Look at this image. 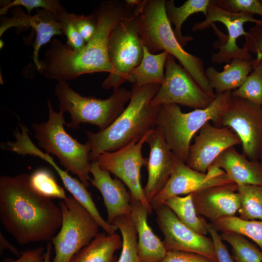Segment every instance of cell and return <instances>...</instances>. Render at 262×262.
<instances>
[{"label":"cell","instance_id":"obj_1","mask_svg":"<svg viewBox=\"0 0 262 262\" xmlns=\"http://www.w3.org/2000/svg\"><path fill=\"white\" fill-rule=\"evenodd\" d=\"M0 220L21 245L50 241L61 228L62 214L50 198L31 186L29 175L0 178Z\"/></svg>","mask_w":262,"mask_h":262},{"label":"cell","instance_id":"obj_2","mask_svg":"<svg viewBox=\"0 0 262 262\" xmlns=\"http://www.w3.org/2000/svg\"><path fill=\"white\" fill-rule=\"evenodd\" d=\"M97 28L92 38L79 50L58 39L50 41L38 72L58 82H67L85 74L112 71L108 52V41L114 27L129 13L119 0L101 2L95 10Z\"/></svg>","mask_w":262,"mask_h":262},{"label":"cell","instance_id":"obj_3","mask_svg":"<svg viewBox=\"0 0 262 262\" xmlns=\"http://www.w3.org/2000/svg\"><path fill=\"white\" fill-rule=\"evenodd\" d=\"M161 85L151 84L131 87L129 104L116 119L105 129L94 132L86 131L91 147L90 162L104 152H112L137 142L156 127L161 106L150 102Z\"/></svg>","mask_w":262,"mask_h":262},{"label":"cell","instance_id":"obj_4","mask_svg":"<svg viewBox=\"0 0 262 262\" xmlns=\"http://www.w3.org/2000/svg\"><path fill=\"white\" fill-rule=\"evenodd\" d=\"M165 0H146L140 15L141 35L153 54L165 51L176 58L200 88L214 98L205 75L202 60L185 51L176 38L165 11Z\"/></svg>","mask_w":262,"mask_h":262},{"label":"cell","instance_id":"obj_5","mask_svg":"<svg viewBox=\"0 0 262 262\" xmlns=\"http://www.w3.org/2000/svg\"><path fill=\"white\" fill-rule=\"evenodd\" d=\"M232 98L231 91L215 94L211 103L204 108L183 112L179 105L161 106L156 127L162 131L168 146L176 157L186 163L191 142L207 123L217 126Z\"/></svg>","mask_w":262,"mask_h":262},{"label":"cell","instance_id":"obj_6","mask_svg":"<svg viewBox=\"0 0 262 262\" xmlns=\"http://www.w3.org/2000/svg\"><path fill=\"white\" fill-rule=\"evenodd\" d=\"M47 106L48 120L32 125L37 144L46 153L56 156L66 170L77 176L87 188L91 180L90 145L87 141L80 143L66 131L64 125L67 123L64 112H55L50 99H48Z\"/></svg>","mask_w":262,"mask_h":262},{"label":"cell","instance_id":"obj_7","mask_svg":"<svg viewBox=\"0 0 262 262\" xmlns=\"http://www.w3.org/2000/svg\"><path fill=\"white\" fill-rule=\"evenodd\" d=\"M143 0L114 27L109 38L108 52L112 71L102 83L105 89L120 88L126 82H131L133 69L140 63L144 53L141 35L140 15Z\"/></svg>","mask_w":262,"mask_h":262},{"label":"cell","instance_id":"obj_8","mask_svg":"<svg viewBox=\"0 0 262 262\" xmlns=\"http://www.w3.org/2000/svg\"><path fill=\"white\" fill-rule=\"evenodd\" d=\"M54 92L60 111L70 115L71 121L66 126L76 130L81 124L89 123L98 126L99 131L109 127L120 115L131 95V91L121 87L113 90L106 99L85 97L73 90L66 82H58Z\"/></svg>","mask_w":262,"mask_h":262},{"label":"cell","instance_id":"obj_9","mask_svg":"<svg viewBox=\"0 0 262 262\" xmlns=\"http://www.w3.org/2000/svg\"><path fill=\"white\" fill-rule=\"evenodd\" d=\"M205 19L195 23L192 28L193 32L202 31L212 27L220 40L214 46L219 49L218 52L213 53L211 61L214 64L229 63L232 59H238L251 61L250 52L240 48L237 40L242 35L246 36L244 24L250 22L262 25V19L254 17L253 15L244 13H231L217 6L214 0H211L207 9Z\"/></svg>","mask_w":262,"mask_h":262},{"label":"cell","instance_id":"obj_10","mask_svg":"<svg viewBox=\"0 0 262 262\" xmlns=\"http://www.w3.org/2000/svg\"><path fill=\"white\" fill-rule=\"evenodd\" d=\"M62 214L60 230L51 239L55 255L53 262H70L98 234V223L72 196L59 203Z\"/></svg>","mask_w":262,"mask_h":262},{"label":"cell","instance_id":"obj_11","mask_svg":"<svg viewBox=\"0 0 262 262\" xmlns=\"http://www.w3.org/2000/svg\"><path fill=\"white\" fill-rule=\"evenodd\" d=\"M218 127L230 128L241 141L243 153L253 161L262 155V105L232 96Z\"/></svg>","mask_w":262,"mask_h":262},{"label":"cell","instance_id":"obj_12","mask_svg":"<svg viewBox=\"0 0 262 262\" xmlns=\"http://www.w3.org/2000/svg\"><path fill=\"white\" fill-rule=\"evenodd\" d=\"M152 130L138 141L116 151L104 152L96 160L101 168L112 173L128 187L131 197L141 202L149 214H151L153 210L141 186L140 171L143 166L147 164V158L143 156L142 149Z\"/></svg>","mask_w":262,"mask_h":262},{"label":"cell","instance_id":"obj_13","mask_svg":"<svg viewBox=\"0 0 262 262\" xmlns=\"http://www.w3.org/2000/svg\"><path fill=\"white\" fill-rule=\"evenodd\" d=\"M164 77L150 104L181 105L196 109L209 106L214 98L205 93L175 58L169 54L165 65Z\"/></svg>","mask_w":262,"mask_h":262},{"label":"cell","instance_id":"obj_14","mask_svg":"<svg viewBox=\"0 0 262 262\" xmlns=\"http://www.w3.org/2000/svg\"><path fill=\"white\" fill-rule=\"evenodd\" d=\"M154 210L156 222L164 235L163 242L166 251L195 253L217 262L214 244L211 237L200 235L186 226L164 203Z\"/></svg>","mask_w":262,"mask_h":262},{"label":"cell","instance_id":"obj_15","mask_svg":"<svg viewBox=\"0 0 262 262\" xmlns=\"http://www.w3.org/2000/svg\"><path fill=\"white\" fill-rule=\"evenodd\" d=\"M194 136L186 164L198 172L206 173L209 167L227 149L241 145L238 136L230 128L218 127L211 122L205 124Z\"/></svg>","mask_w":262,"mask_h":262},{"label":"cell","instance_id":"obj_16","mask_svg":"<svg viewBox=\"0 0 262 262\" xmlns=\"http://www.w3.org/2000/svg\"><path fill=\"white\" fill-rule=\"evenodd\" d=\"M146 143L149 146V154L146 165L148 179L143 192L150 204L167 183L178 159L166 143L159 127H156L150 131Z\"/></svg>","mask_w":262,"mask_h":262},{"label":"cell","instance_id":"obj_17","mask_svg":"<svg viewBox=\"0 0 262 262\" xmlns=\"http://www.w3.org/2000/svg\"><path fill=\"white\" fill-rule=\"evenodd\" d=\"M233 183L226 174L214 178L189 167L185 163L177 160L170 177L163 188L150 203L152 209L163 204L174 196L188 195L208 187Z\"/></svg>","mask_w":262,"mask_h":262},{"label":"cell","instance_id":"obj_18","mask_svg":"<svg viewBox=\"0 0 262 262\" xmlns=\"http://www.w3.org/2000/svg\"><path fill=\"white\" fill-rule=\"evenodd\" d=\"M237 189L236 184L229 183L208 187L192 193L197 214L210 223L235 216L240 207Z\"/></svg>","mask_w":262,"mask_h":262},{"label":"cell","instance_id":"obj_19","mask_svg":"<svg viewBox=\"0 0 262 262\" xmlns=\"http://www.w3.org/2000/svg\"><path fill=\"white\" fill-rule=\"evenodd\" d=\"M23 26H30L35 32L33 59L38 70L40 67V49L50 42L53 36H63L62 25L52 13L45 9H39L34 16H31L17 9L14 11L11 17L0 19V36L10 28Z\"/></svg>","mask_w":262,"mask_h":262},{"label":"cell","instance_id":"obj_20","mask_svg":"<svg viewBox=\"0 0 262 262\" xmlns=\"http://www.w3.org/2000/svg\"><path fill=\"white\" fill-rule=\"evenodd\" d=\"M91 182L100 192L106 208L107 222L112 224L117 217L131 214V196L119 179L112 178L110 172L101 168L97 160L91 162Z\"/></svg>","mask_w":262,"mask_h":262},{"label":"cell","instance_id":"obj_21","mask_svg":"<svg viewBox=\"0 0 262 262\" xmlns=\"http://www.w3.org/2000/svg\"><path fill=\"white\" fill-rule=\"evenodd\" d=\"M212 164L222 169L229 180L237 186L262 185V164L249 159L234 147L223 152Z\"/></svg>","mask_w":262,"mask_h":262},{"label":"cell","instance_id":"obj_22","mask_svg":"<svg viewBox=\"0 0 262 262\" xmlns=\"http://www.w3.org/2000/svg\"><path fill=\"white\" fill-rule=\"evenodd\" d=\"M131 212L137 233V250L141 262H160L166 250L163 242L155 234L147 223L148 212L139 201L131 197Z\"/></svg>","mask_w":262,"mask_h":262},{"label":"cell","instance_id":"obj_23","mask_svg":"<svg viewBox=\"0 0 262 262\" xmlns=\"http://www.w3.org/2000/svg\"><path fill=\"white\" fill-rule=\"evenodd\" d=\"M36 156L46 161L54 168L61 179L66 188L72 196L90 213L99 226L103 229L106 233L108 234L115 233L118 229L117 227L108 223L102 217L90 193L87 190V187L80 180L72 177L66 170L61 169L49 154L42 150H38L36 153Z\"/></svg>","mask_w":262,"mask_h":262},{"label":"cell","instance_id":"obj_24","mask_svg":"<svg viewBox=\"0 0 262 262\" xmlns=\"http://www.w3.org/2000/svg\"><path fill=\"white\" fill-rule=\"evenodd\" d=\"M253 70L251 61L232 59L221 71L213 66L205 69V75L215 94L232 91L239 88Z\"/></svg>","mask_w":262,"mask_h":262},{"label":"cell","instance_id":"obj_25","mask_svg":"<svg viewBox=\"0 0 262 262\" xmlns=\"http://www.w3.org/2000/svg\"><path fill=\"white\" fill-rule=\"evenodd\" d=\"M119 235L98 233L93 240L71 259L70 262H117L115 252L121 248Z\"/></svg>","mask_w":262,"mask_h":262},{"label":"cell","instance_id":"obj_26","mask_svg":"<svg viewBox=\"0 0 262 262\" xmlns=\"http://www.w3.org/2000/svg\"><path fill=\"white\" fill-rule=\"evenodd\" d=\"M168 55L165 51L151 53L144 46L142 59L131 73L132 86L140 87L151 84L161 85L164 79V68Z\"/></svg>","mask_w":262,"mask_h":262},{"label":"cell","instance_id":"obj_27","mask_svg":"<svg viewBox=\"0 0 262 262\" xmlns=\"http://www.w3.org/2000/svg\"><path fill=\"white\" fill-rule=\"evenodd\" d=\"M211 1V0H188L181 6L177 7L174 0H166L165 8L167 18L170 23L174 25V33L183 47L194 39L192 36L182 34L183 23L190 16L196 13L201 12L206 16Z\"/></svg>","mask_w":262,"mask_h":262},{"label":"cell","instance_id":"obj_28","mask_svg":"<svg viewBox=\"0 0 262 262\" xmlns=\"http://www.w3.org/2000/svg\"><path fill=\"white\" fill-rule=\"evenodd\" d=\"M164 203L186 226L200 235H206L209 233V224L203 217L197 214L193 201L192 194L184 196H172Z\"/></svg>","mask_w":262,"mask_h":262},{"label":"cell","instance_id":"obj_29","mask_svg":"<svg viewBox=\"0 0 262 262\" xmlns=\"http://www.w3.org/2000/svg\"><path fill=\"white\" fill-rule=\"evenodd\" d=\"M211 224L218 231L235 232L250 238L262 251V220H245L235 215Z\"/></svg>","mask_w":262,"mask_h":262},{"label":"cell","instance_id":"obj_30","mask_svg":"<svg viewBox=\"0 0 262 262\" xmlns=\"http://www.w3.org/2000/svg\"><path fill=\"white\" fill-rule=\"evenodd\" d=\"M112 224L120 230L122 246L117 262H141L137 250V233L131 214L116 218Z\"/></svg>","mask_w":262,"mask_h":262},{"label":"cell","instance_id":"obj_31","mask_svg":"<svg viewBox=\"0 0 262 262\" xmlns=\"http://www.w3.org/2000/svg\"><path fill=\"white\" fill-rule=\"evenodd\" d=\"M240 197L239 217L245 220H262V185L238 186Z\"/></svg>","mask_w":262,"mask_h":262},{"label":"cell","instance_id":"obj_32","mask_svg":"<svg viewBox=\"0 0 262 262\" xmlns=\"http://www.w3.org/2000/svg\"><path fill=\"white\" fill-rule=\"evenodd\" d=\"M222 240L232 247L236 262H262V251L244 236L233 232H222Z\"/></svg>","mask_w":262,"mask_h":262},{"label":"cell","instance_id":"obj_33","mask_svg":"<svg viewBox=\"0 0 262 262\" xmlns=\"http://www.w3.org/2000/svg\"><path fill=\"white\" fill-rule=\"evenodd\" d=\"M33 188L40 195L50 198L65 199L67 196L64 188L56 181L51 172L45 168H40L29 175Z\"/></svg>","mask_w":262,"mask_h":262},{"label":"cell","instance_id":"obj_34","mask_svg":"<svg viewBox=\"0 0 262 262\" xmlns=\"http://www.w3.org/2000/svg\"><path fill=\"white\" fill-rule=\"evenodd\" d=\"M231 95L262 105V70L253 68L244 83L231 91Z\"/></svg>","mask_w":262,"mask_h":262},{"label":"cell","instance_id":"obj_35","mask_svg":"<svg viewBox=\"0 0 262 262\" xmlns=\"http://www.w3.org/2000/svg\"><path fill=\"white\" fill-rule=\"evenodd\" d=\"M24 7L31 15L32 11L36 8H42L52 13L59 21L61 16L66 11L57 0H14L9 1L0 9V15L6 14L8 10L15 6Z\"/></svg>","mask_w":262,"mask_h":262},{"label":"cell","instance_id":"obj_36","mask_svg":"<svg viewBox=\"0 0 262 262\" xmlns=\"http://www.w3.org/2000/svg\"><path fill=\"white\" fill-rule=\"evenodd\" d=\"M221 9L231 13H244L262 16V4L260 0H214Z\"/></svg>","mask_w":262,"mask_h":262},{"label":"cell","instance_id":"obj_37","mask_svg":"<svg viewBox=\"0 0 262 262\" xmlns=\"http://www.w3.org/2000/svg\"><path fill=\"white\" fill-rule=\"evenodd\" d=\"M62 25V33L67 38V44L75 50H79L86 44V42L80 35L74 25L71 13L66 12L59 21Z\"/></svg>","mask_w":262,"mask_h":262},{"label":"cell","instance_id":"obj_38","mask_svg":"<svg viewBox=\"0 0 262 262\" xmlns=\"http://www.w3.org/2000/svg\"><path fill=\"white\" fill-rule=\"evenodd\" d=\"M72 21L78 32L86 42L93 36L97 28V16L95 10L89 16H79L71 13Z\"/></svg>","mask_w":262,"mask_h":262},{"label":"cell","instance_id":"obj_39","mask_svg":"<svg viewBox=\"0 0 262 262\" xmlns=\"http://www.w3.org/2000/svg\"><path fill=\"white\" fill-rule=\"evenodd\" d=\"M243 48L249 52L262 56V25L255 24L247 32Z\"/></svg>","mask_w":262,"mask_h":262},{"label":"cell","instance_id":"obj_40","mask_svg":"<svg viewBox=\"0 0 262 262\" xmlns=\"http://www.w3.org/2000/svg\"><path fill=\"white\" fill-rule=\"evenodd\" d=\"M208 233L212 238L215 247L217 262H234L230 255L228 247L224 244L221 234L209 223L208 226Z\"/></svg>","mask_w":262,"mask_h":262},{"label":"cell","instance_id":"obj_41","mask_svg":"<svg viewBox=\"0 0 262 262\" xmlns=\"http://www.w3.org/2000/svg\"><path fill=\"white\" fill-rule=\"evenodd\" d=\"M160 262H213L201 255L182 251H167Z\"/></svg>","mask_w":262,"mask_h":262},{"label":"cell","instance_id":"obj_42","mask_svg":"<svg viewBox=\"0 0 262 262\" xmlns=\"http://www.w3.org/2000/svg\"><path fill=\"white\" fill-rule=\"evenodd\" d=\"M46 250L43 247H38L22 252L16 260H7L5 262H44Z\"/></svg>","mask_w":262,"mask_h":262},{"label":"cell","instance_id":"obj_43","mask_svg":"<svg viewBox=\"0 0 262 262\" xmlns=\"http://www.w3.org/2000/svg\"><path fill=\"white\" fill-rule=\"evenodd\" d=\"M7 249L10 250L13 254L19 257L20 252L18 249L12 244H11L3 235L1 232L0 233V252L2 254L4 250Z\"/></svg>","mask_w":262,"mask_h":262},{"label":"cell","instance_id":"obj_44","mask_svg":"<svg viewBox=\"0 0 262 262\" xmlns=\"http://www.w3.org/2000/svg\"><path fill=\"white\" fill-rule=\"evenodd\" d=\"M52 244L51 241L48 243L46 248L45 258L44 262H50Z\"/></svg>","mask_w":262,"mask_h":262},{"label":"cell","instance_id":"obj_45","mask_svg":"<svg viewBox=\"0 0 262 262\" xmlns=\"http://www.w3.org/2000/svg\"><path fill=\"white\" fill-rule=\"evenodd\" d=\"M253 69L258 68L262 70V56H256L255 58H252L251 60Z\"/></svg>","mask_w":262,"mask_h":262},{"label":"cell","instance_id":"obj_46","mask_svg":"<svg viewBox=\"0 0 262 262\" xmlns=\"http://www.w3.org/2000/svg\"><path fill=\"white\" fill-rule=\"evenodd\" d=\"M3 45V41H2V44H1V40H0V49H1V46L2 47Z\"/></svg>","mask_w":262,"mask_h":262},{"label":"cell","instance_id":"obj_47","mask_svg":"<svg viewBox=\"0 0 262 262\" xmlns=\"http://www.w3.org/2000/svg\"><path fill=\"white\" fill-rule=\"evenodd\" d=\"M259 161L262 164V155Z\"/></svg>","mask_w":262,"mask_h":262},{"label":"cell","instance_id":"obj_48","mask_svg":"<svg viewBox=\"0 0 262 262\" xmlns=\"http://www.w3.org/2000/svg\"><path fill=\"white\" fill-rule=\"evenodd\" d=\"M260 1L261 2V3L262 4V0H260Z\"/></svg>","mask_w":262,"mask_h":262}]
</instances>
